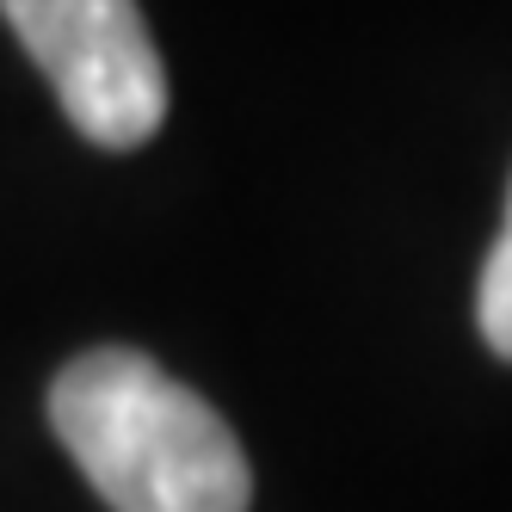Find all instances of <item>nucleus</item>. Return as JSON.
<instances>
[{"instance_id":"2","label":"nucleus","mask_w":512,"mask_h":512,"mask_svg":"<svg viewBox=\"0 0 512 512\" xmlns=\"http://www.w3.org/2000/svg\"><path fill=\"white\" fill-rule=\"evenodd\" d=\"M68 124L99 149H142L167 118V68L136 0H0Z\"/></svg>"},{"instance_id":"1","label":"nucleus","mask_w":512,"mask_h":512,"mask_svg":"<svg viewBox=\"0 0 512 512\" xmlns=\"http://www.w3.org/2000/svg\"><path fill=\"white\" fill-rule=\"evenodd\" d=\"M50 426L112 512H247L253 500L229 420L149 352L99 346L62 364Z\"/></svg>"},{"instance_id":"3","label":"nucleus","mask_w":512,"mask_h":512,"mask_svg":"<svg viewBox=\"0 0 512 512\" xmlns=\"http://www.w3.org/2000/svg\"><path fill=\"white\" fill-rule=\"evenodd\" d=\"M475 321H482V340L512 364V192H506V223L494 235V253L482 266V290H475Z\"/></svg>"}]
</instances>
